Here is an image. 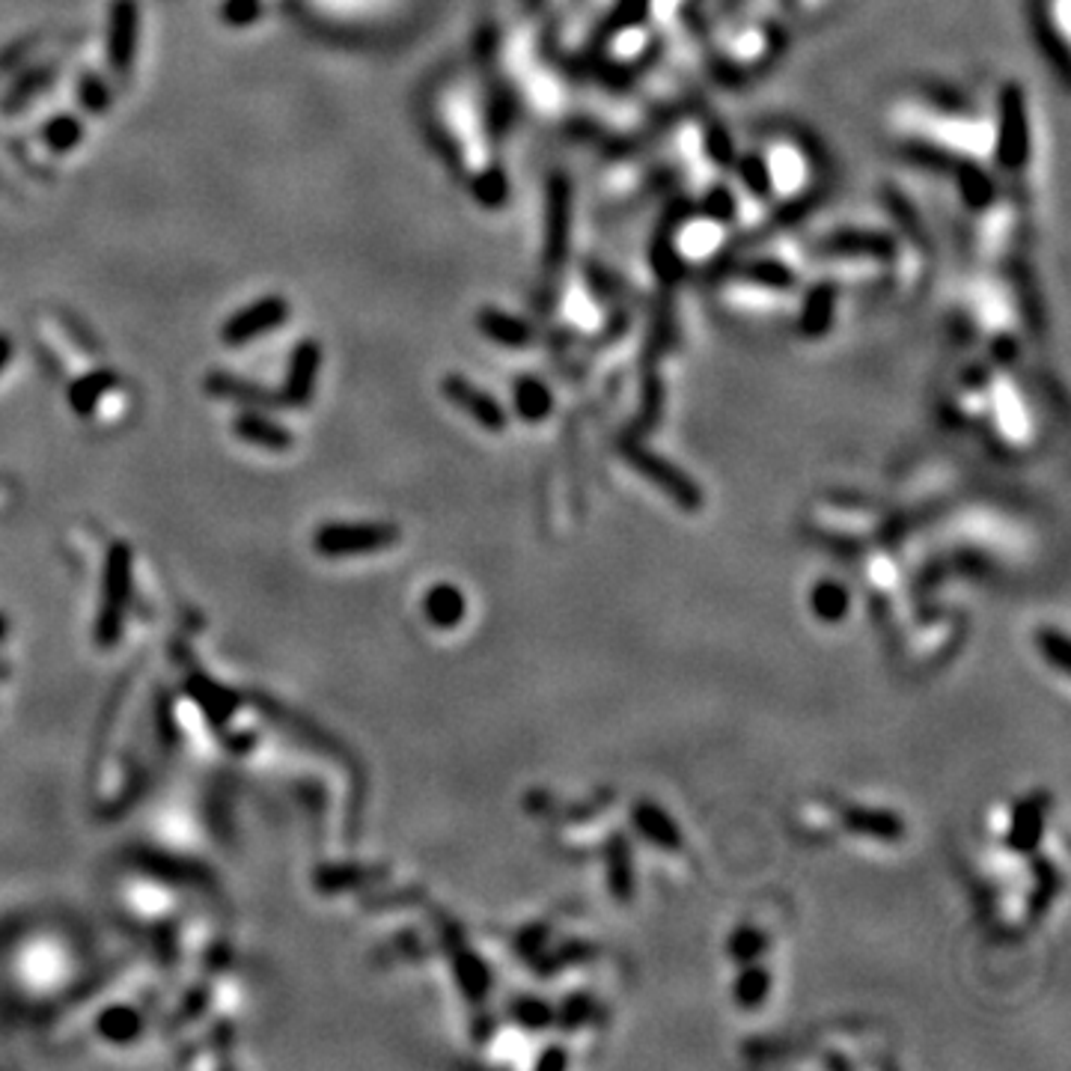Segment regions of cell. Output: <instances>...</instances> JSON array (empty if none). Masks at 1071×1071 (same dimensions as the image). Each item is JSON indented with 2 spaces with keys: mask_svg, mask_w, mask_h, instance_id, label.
I'll return each instance as SVG.
<instances>
[{
  "mask_svg": "<svg viewBox=\"0 0 1071 1071\" xmlns=\"http://www.w3.org/2000/svg\"><path fill=\"white\" fill-rule=\"evenodd\" d=\"M128 605H132V548L125 541H116L104 560L102 608L96 620V643L102 649H111L123 637Z\"/></svg>",
  "mask_w": 1071,
  "mask_h": 1071,
  "instance_id": "obj_1",
  "label": "cell"
},
{
  "mask_svg": "<svg viewBox=\"0 0 1071 1071\" xmlns=\"http://www.w3.org/2000/svg\"><path fill=\"white\" fill-rule=\"evenodd\" d=\"M399 541L394 524H325L313 545L322 557H363L378 553Z\"/></svg>",
  "mask_w": 1071,
  "mask_h": 1071,
  "instance_id": "obj_2",
  "label": "cell"
},
{
  "mask_svg": "<svg viewBox=\"0 0 1071 1071\" xmlns=\"http://www.w3.org/2000/svg\"><path fill=\"white\" fill-rule=\"evenodd\" d=\"M804 161H807V155H804L798 147H792L789 140H786V147L768 149L765 176H768V185H771V194H777V197L801 194L798 188H801L804 179H807Z\"/></svg>",
  "mask_w": 1071,
  "mask_h": 1071,
  "instance_id": "obj_3",
  "label": "cell"
},
{
  "mask_svg": "<svg viewBox=\"0 0 1071 1071\" xmlns=\"http://www.w3.org/2000/svg\"><path fill=\"white\" fill-rule=\"evenodd\" d=\"M423 617H426L428 625H435L440 632L459 628L464 617H468L464 593L456 584H447V581L428 587V593L423 596Z\"/></svg>",
  "mask_w": 1071,
  "mask_h": 1071,
  "instance_id": "obj_4",
  "label": "cell"
},
{
  "mask_svg": "<svg viewBox=\"0 0 1071 1071\" xmlns=\"http://www.w3.org/2000/svg\"><path fill=\"white\" fill-rule=\"evenodd\" d=\"M632 822L637 827V834L643 839H649L652 846L667 848V851H676L682 848V831L678 824L667 815L658 804L652 801H637L632 810Z\"/></svg>",
  "mask_w": 1071,
  "mask_h": 1071,
  "instance_id": "obj_5",
  "label": "cell"
},
{
  "mask_svg": "<svg viewBox=\"0 0 1071 1071\" xmlns=\"http://www.w3.org/2000/svg\"><path fill=\"white\" fill-rule=\"evenodd\" d=\"M810 610L812 617L824 622V625H836V622L846 620L848 610H851V593H848L843 581L824 577L810 589Z\"/></svg>",
  "mask_w": 1071,
  "mask_h": 1071,
  "instance_id": "obj_6",
  "label": "cell"
},
{
  "mask_svg": "<svg viewBox=\"0 0 1071 1071\" xmlns=\"http://www.w3.org/2000/svg\"><path fill=\"white\" fill-rule=\"evenodd\" d=\"M1045 827V801L1042 798H1026L1016 807L1012 824H1009V846L1018 851H1030L1038 846Z\"/></svg>",
  "mask_w": 1071,
  "mask_h": 1071,
  "instance_id": "obj_7",
  "label": "cell"
},
{
  "mask_svg": "<svg viewBox=\"0 0 1071 1071\" xmlns=\"http://www.w3.org/2000/svg\"><path fill=\"white\" fill-rule=\"evenodd\" d=\"M283 319V304L281 301H260L257 307H250L245 313H238L229 325L224 327L226 343H248V339L260 337V327L277 325Z\"/></svg>",
  "mask_w": 1071,
  "mask_h": 1071,
  "instance_id": "obj_8",
  "label": "cell"
},
{
  "mask_svg": "<svg viewBox=\"0 0 1071 1071\" xmlns=\"http://www.w3.org/2000/svg\"><path fill=\"white\" fill-rule=\"evenodd\" d=\"M444 387H447V396L459 402V408H464L471 418L480 420V423L491 428V432H497V428L507 423L503 411L495 406V399H488V396L480 394V390L474 394L468 384H462V378H447V384H444Z\"/></svg>",
  "mask_w": 1071,
  "mask_h": 1071,
  "instance_id": "obj_9",
  "label": "cell"
},
{
  "mask_svg": "<svg viewBox=\"0 0 1071 1071\" xmlns=\"http://www.w3.org/2000/svg\"><path fill=\"white\" fill-rule=\"evenodd\" d=\"M768 992H771V973H768L765 964L747 961L745 970L735 976V985H733L735 1006H742V1009H759V1006L765 1004Z\"/></svg>",
  "mask_w": 1071,
  "mask_h": 1071,
  "instance_id": "obj_10",
  "label": "cell"
},
{
  "mask_svg": "<svg viewBox=\"0 0 1071 1071\" xmlns=\"http://www.w3.org/2000/svg\"><path fill=\"white\" fill-rule=\"evenodd\" d=\"M846 824L851 831H860V834L875 836V839H902V822L893 815V812H881V810H863V807H851L846 812Z\"/></svg>",
  "mask_w": 1071,
  "mask_h": 1071,
  "instance_id": "obj_11",
  "label": "cell"
},
{
  "mask_svg": "<svg viewBox=\"0 0 1071 1071\" xmlns=\"http://www.w3.org/2000/svg\"><path fill=\"white\" fill-rule=\"evenodd\" d=\"M236 435L248 440V444H257V447H269V450L292 447V435L286 428H281L277 423H271L265 418H253V414H245V418L236 420Z\"/></svg>",
  "mask_w": 1071,
  "mask_h": 1071,
  "instance_id": "obj_12",
  "label": "cell"
},
{
  "mask_svg": "<svg viewBox=\"0 0 1071 1071\" xmlns=\"http://www.w3.org/2000/svg\"><path fill=\"white\" fill-rule=\"evenodd\" d=\"M316 370H319L316 346H304V349L295 354L292 373H289V399H292L295 406H301L307 396H313Z\"/></svg>",
  "mask_w": 1071,
  "mask_h": 1071,
  "instance_id": "obj_13",
  "label": "cell"
},
{
  "mask_svg": "<svg viewBox=\"0 0 1071 1071\" xmlns=\"http://www.w3.org/2000/svg\"><path fill=\"white\" fill-rule=\"evenodd\" d=\"M608 879H610V891L617 899H628L634 891V875H632V857H628V846L617 839L608 851Z\"/></svg>",
  "mask_w": 1071,
  "mask_h": 1071,
  "instance_id": "obj_14",
  "label": "cell"
},
{
  "mask_svg": "<svg viewBox=\"0 0 1071 1071\" xmlns=\"http://www.w3.org/2000/svg\"><path fill=\"white\" fill-rule=\"evenodd\" d=\"M99 1033L111 1042H128L140 1033V1016L128 1006H113L99 1018Z\"/></svg>",
  "mask_w": 1071,
  "mask_h": 1071,
  "instance_id": "obj_15",
  "label": "cell"
},
{
  "mask_svg": "<svg viewBox=\"0 0 1071 1071\" xmlns=\"http://www.w3.org/2000/svg\"><path fill=\"white\" fill-rule=\"evenodd\" d=\"M726 949H730V959L747 964V961H756L762 952H765L768 935L765 932H759L756 925H742V929H735L733 932Z\"/></svg>",
  "mask_w": 1071,
  "mask_h": 1071,
  "instance_id": "obj_16",
  "label": "cell"
},
{
  "mask_svg": "<svg viewBox=\"0 0 1071 1071\" xmlns=\"http://www.w3.org/2000/svg\"><path fill=\"white\" fill-rule=\"evenodd\" d=\"M459 985H462L468 997L483 1000L485 992H488V985H491L488 968H485L476 956H462V959H459Z\"/></svg>",
  "mask_w": 1071,
  "mask_h": 1071,
  "instance_id": "obj_17",
  "label": "cell"
},
{
  "mask_svg": "<svg viewBox=\"0 0 1071 1071\" xmlns=\"http://www.w3.org/2000/svg\"><path fill=\"white\" fill-rule=\"evenodd\" d=\"M512 1018L527 1030H545V1026H551L553 1009L539 997H519L512 1004Z\"/></svg>",
  "mask_w": 1071,
  "mask_h": 1071,
  "instance_id": "obj_18",
  "label": "cell"
},
{
  "mask_svg": "<svg viewBox=\"0 0 1071 1071\" xmlns=\"http://www.w3.org/2000/svg\"><path fill=\"white\" fill-rule=\"evenodd\" d=\"M1036 646L1038 652L1045 655L1060 673L1069 670V640H1066V634L1057 632V628H1042V632L1036 634Z\"/></svg>",
  "mask_w": 1071,
  "mask_h": 1071,
  "instance_id": "obj_19",
  "label": "cell"
},
{
  "mask_svg": "<svg viewBox=\"0 0 1071 1071\" xmlns=\"http://www.w3.org/2000/svg\"><path fill=\"white\" fill-rule=\"evenodd\" d=\"M519 414L527 420H541L551 414V394H545L536 384L519 387Z\"/></svg>",
  "mask_w": 1071,
  "mask_h": 1071,
  "instance_id": "obj_20",
  "label": "cell"
},
{
  "mask_svg": "<svg viewBox=\"0 0 1071 1071\" xmlns=\"http://www.w3.org/2000/svg\"><path fill=\"white\" fill-rule=\"evenodd\" d=\"M589 1016H593V1000L584 994H575V997H569V1004L553 1012V1021H560L565 1030H575V1026H584Z\"/></svg>",
  "mask_w": 1071,
  "mask_h": 1071,
  "instance_id": "obj_21",
  "label": "cell"
},
{
  "mask_svg": "<svg viewBox=\"0 0 1071 1071\" xmlns=\"http://www.w3.org/2000/svg\"><path fill=\"white\" fill-rule=\"evenodd\" d=\"M536 1066H539V1069H565V1066H569V1057H565V1054H553V1050H545Z\"/></svg>",
  "mask_w": 1071,
  "mask_h": 1071,
  "instance_id": "obj_22",
  "label": "cell"
},
{
  "mask_svg": "<svg viewBox=\"0 0 1071 1071\" xmlns=\"http://www.w3.org/2000/svg\"><path fill=\"white\" fill-rule=\"evenodd\" d=\"M7 361H10V343H7V339H0V370L7 366Z\"/></svg>",
  "mask_w": 1071,
  "mask_h": 1071,
  "instance_id": "obj_23",
  "label": "cell"
},
{
  "mask_svg": "<svg viewBox=\"0 0 1071 1071\" xmlns=\"http://www.w3.org/2000/svg\"><path fill=\"white\" fill-rule=\"evenodd\" d=\"M7 632H10V622H7V617L0 613V640L7 637Z\"/></svg>",
  "mask_w": 1071,
  "mask_h": 1071,
  "instance_id": "obj_24",
  "label": "cell"
}]
</instances>
